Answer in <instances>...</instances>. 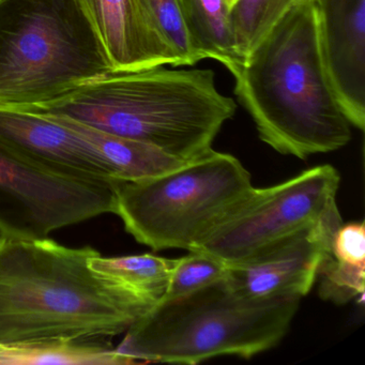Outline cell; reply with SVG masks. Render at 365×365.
I'll return each instance as SVG.
<instances>
[{
	"instance_id": "17",
	"label": "cell",
	"mask_w": 365,
	"mask_h": 365,
	"mask_svg": "<svg viewBox=\"0 0 365 365\" xmlns=\"http://www.w3.org/2000/svg\"><path fill=\"white\" fill-rule=\"evenodd\" d=\"M175 259L151 254L102 257L101 254L91 260V267L101 274L114 277L142 292L161 298L168 287Z\"/></svg>"
},
{
	"instance_id": "7",
	"label": "cell",
	"mask_w": 365,
	"mask_h": 365,
	"mask_svg": "<svg viewBox=\"0 0 365 365\" xmlns=\"http://www.w3.org/2000/svg\"><path fill=\"white\" fill-rule=\"evenodd\" d=\"M339 182V172L324 164L272 187H253L193 251L227 266L243 262L317 223L336 206Z\"/></svg>"
},
{
	"instance_id": "15",
	"label": "cell",
	"mask_w": 365,
	"mask_h": 365,
	"mask_svg": "<svg viewBox=\"0 0 365 365\" xmlns=\"http://www.w3.org/2000/svg\"><path fill=\"white\" fill-rule=\"evenodd\" d=\"M187 27L208 58H237L226 0H179Z\"/></svg>"
},
{
	"instance_id": "19",
	"label": "cell",
	"mask_w": 365,
	"mask_h": 365,
	"mask_svg": "<svg viewBox=\"0 0 365 365\" xmlns=\"http://www.w3.org/2000/svg\"><path fill=\"white\" fill-rule=\"evenodd\" d=\"M228 266L202 251H189L175 259L165 292L160 299L178 298L227 277Z\"/></svg>"
},
{
	"instance_id": "16",
	"label": "cell",
	"mask_w": 365,
	"mask_h": 365,
	"mask_svg": "<svg viewBox=\"0 0 365 365\" xmlns=\"http://www.w3.org/2000/svg\"><path fill=\"white\" fill-rule=\"evenodd\" d=\"M305 0H237L228 11L238 59H245L275 25Z\"/></svg>"
},
{
	"instance_id": "1",
	"label": "cell",
	"mask_w": 365,
	"mask_h": 365,
	"mask_svg": "<svg viewBox=\"0 0 365 365\" xmlns=\"http://www.w3.org/2000/svg\"><path fill=\"white\" fill-rule=\"evenodd\" d=\"M91 247L0 236V344L110 339L157 297L91 267Z\"/></svg>"
},
{
	"instance_id": "10",
	"label": "cell",
	"mask_w": 365,
	"mask_h": 365,
	"mask_svg": "<svg viewBox=\"0 0 365 365\" xmlns=\"http://www.w3.org/2000/svg\"><path fill=\"white\" fill-rule=\"evenodd\" d=\"M0 149L61 176L118 182L97 147L52 115L0 108Z\"/></svg>"
},
{
	"instance_id": "13",
	"label": "cell",
	"mask_w": 365,
	"mask_h": 365,
	"mask_svg": "<svg viewBox=\"0 0 365 365\" xmlns=\"http://www.w3.org/2000/svg\"><path fill=\"white\" fill-rule=\"evenodd\" d=\"M320 298L345 304L365 288L364 222L341 224L318 270Z\"/></svg>"
},
{
	"instance_id": "2",
	"label": "cell",
	"mask_w": 365,
	"mask_h": 365,
	"mask_svg": "<svg viewBox=\"0 0 365 365\" xmlns=\"http://www.w3.org/2000/svg\"><path fill=\"white\" fill-rule=\"evenodd\" d=\"M221 65L260 140L277 153L304 160L351 140L324 66L317 0L292 8L247 58Z\"/></svg>"
},
{
	"instance_id": "12",
	"label": "cell",
	"mask_w": 365,
	"mask_h": 365,
	"mask_svg": "<svg viewBox=\"0 0 365 365\" xmlns=\"http://www.w3.org/2000/svg\"><path fill=\"white\" fill-rule=\"evenodd\" d=\"M115 72L182 67L158 31L143 0H78Z\"/></svg>"
},
{
	"instance_id": "4",
	"label": "cell",
	"mask_w": 365,
	"mask_h": 365,
	"mask_svg": "<svg viewBox=\"0 0 365 365\" xmlns=\"http://www.w3.org/2000/svg\"><path fill=\"white\" fill-rule=\"evenodd\" d=\"M299 301L249 298L226 277L185 296L160 299L125 332L116 349L136 363L252 358L285 336Z\"/></svg>"
},
{
	"instance_id": "20",
	"label": "cell",
	"mask_w": 365,
	"mask_h": 365,
	"mask_svg": "<svg viewBox=\"0 0 365 365\" xmlns=\"http://www.w3.org/2000/svg\"><path fill=\"white\" fill-rule=\"evenodd\" d=\"M237 0H226V5H227L228 10L232 7L235 3H236Z\"/></svg>"
},
{
	"instance_id": "9",
	"label": "cell",
	"mask_w": 365,
	"mask_h": 365,
	"mask_svg": "<svg viewBox=\"0 0 365 365\" xmlns=\"http://www.w3.org/2000/svg\"><path fill=\"white\" fill-rule=\"evenodd\" d=\"M341 224L336 205L314 225L228 266V281L237 292L252 299L307 296Z\"/></svg>"
},
{
	"instance_id": "18",
	"label": "cell",
	"mask_w": 365,
	"mask_h": 365,
	"mask_svg": "<svg viewBox=\"0 0 365 365\" xmlns=\"http://www.w3.org/2000/svg\"><path fill=\"white\" fill-rule=\"evenodd\" d=\"M155 27L181 61L182 67H192L208 58L192 36L179 0H143Z\"/></svg>"
},
{
	"instance_id": "14",
	"label": "cell",
	"mask_w": 365,
	"mask_h": 365,
	"mask_svg": "<svg viewBox=\"0 0 365 365\" xmlns=\"http://www.w3.org/2000/svg\"><path fill=\"white\" fill-rule=\"evenodd\" d=\"M136 363L123 356L108 339L0 344V364L127 365Z\"/></svg>"
},
{
	"instance_id": "8",
	"label": "cell",
	"mask_w": 365,
	"mask_h": 365,
	"mask_svg": "<svg viewBox=\"0 0 365 365\" xmlns=\"http://www.w3.org/2000/svg\"><path fill=\"white\" fill-rule=\"evenodd\" d=\"M115 185L46 172L0 149V236L48 238L115 212Z\"/></svg>"
},
{
	"instance_id": "3",
	"label": "cell",
	"mask_w": 365,
	"mask_h": 365,
	"mask_svg": "<svg viewBox=\"0 0 365 365\" xmlns=\"http://www.w3.org/2000/svg\"><path fill=\"white\" fill-rule=\"evenodd\" d=\"M236 110L235 100L217 88L212 70L160 66L112 72L24 110L71 119L190 161L213 149Z\"/></svg>"
},
{
	"instance_id": "6",
	"label": "cell",
	"mask_w": 365,
	"mask_h": 365,
	"mask_svg": "<svg viewBox=\"0 0 365 365\" xmlns=\"http://www.w3.org/2000/svg\"><path fill=\"white\" fill-rule=\"evenodd\" d=\"M253 187L237 158L211 149L157 176L115 183L114 213L155 251H193Z\"/></svg>"
},
{
	"instance_id": "11",
	"label": "cell",
	"mask_w": 365,
	"mask_h": 365,
	"mask_svg": "<svg viewBox=\"0 0 365 365\" xmlns=\"http://www.w3.org/2000/svg\"><path fill=\"white\" fill-rule=\"evenodd\" d=\"M322 55L350 125L365 127V0H317Z\"/></svg>"
},
{
	"instance_id": "5",
	"label": "cell",
	"mask_w": 365,
	"mask_h": 365,
	"mask_svg": "<svg viewBox=\"0 0 365 365\" xmlns=\"http://www.w3.org/2000/svg\"><path fill=\"white\" fill-rule=\"evenodd\" d=\"M112 72L78 0H0V108H35Z\"/></svg>"
}]
</instances>
